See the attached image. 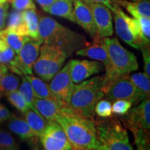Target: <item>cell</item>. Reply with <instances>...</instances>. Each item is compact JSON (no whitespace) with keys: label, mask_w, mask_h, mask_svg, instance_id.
I'll return each mask as SVG.
<instances>
[{"label":"cell","mask_w":150,"mask_h":150,"mask_svg":"<svg viewBox=\"0 0 150 150\" xmlns=\"http://www.w3.org/2000/svg\"><path fill=\"white\" fill-rule=\"evenodd\" d=\"M56 122L64 130L72 150H101L93 119L76 115L63 106Z\"/></svg>","instance_id":"obj_1"},{"label":"cell","mask_w":150,"mask_h":150,"mask_svg":"<svg viewBox=\"0 0 150 150\" xmlns=\"http://www.w3.org/2000/svg\"><path fill=\"white\" fill-rule=\"evenodd\" d=\"M141 50L142 55L144 61V70L148 77H150V50L149 46H142L140 48Z\"/></svg>","instance_id":"obj_37"},{"label":"cell","mask_w":150,"mask_h":150,"mask_svg":"<svg viewBox=\"0 0 150 150\" xmlns=\"http://www.w3.org/2000/svg\"><path fill=\"white\" fill-rule=\"evenodd\" d=\"M8 67L6 66L5 65H3V64L0 65V81H1V79H2L4 75L8 72Z\"/></svg>","instance_id":"obj_42"},{"label":"cell","mask_w":150,"mask_h":150,"mask_svg":"<svg viewBox=\"0 0 150 150\" xmlns=\"http://www.w3.org/2000/svg\"><path fill=\"white\" fill-rule=\"evenodd\" d=\"M104 42L110 60V68L104 76L103 91L114 81L124 75L129 74L138 69L136 56L121 45L116 38H104Z\"/></svg>","instance_id":"obj_4"},{"label":"cell","mask_w":150,"mask_h":150,"mask_svg":"<svg viewBox=\"0 0 150 150\" xmlns=\"http://www.w3.org/2000/svg\"><path fill=\"white\" fill-rule=\"evenodd\" d=\"M6 97H7L8 102L16 109H18L19 111L21 112L22 113H24L29 108L27 103L24 101L23 97H22V95H20V93L18 91L11 92V93H8Z\"/></svg>","instance_id":"obj_30"},{"label":"cell","mask_w":150,"mask_h":150,"mask_svg":"<svg viewBox=\"0 0 150 150\" xmlns=\"http://www.w3.org/2000/svg\"><path fill=\"white\" fill-rule=\"evenodd\" d=\"M32 86L35 98L38 99H55L50 91L49 84L41 79L31 75H24ZM57 100V99H56Z\"/></svg>","instance_id":"obj_24"},{"label":"cell","mask_w":150,"mask_h":150,"mask_svg":"<svg viewBox=\"0 0 150 150\" xmlns=\"http://www.w3.org/2000/svg\"><path fill=\"white\" fill-rule=\"evenodd\" d=\"M17 55L3 39L0 38V64L5 65L8 69L13 66Z\"/></svg>","instance_id":"obj_27"},{"label":"cell","mask_w":150,"mask_h":150,"mask_svg":"<svg viewBox=\"0 0 150 150\" xmlns=\"http://www.w3.org/2000/svg\"><path fill=\"white\" fill-rule=\"evenodd\" d=\"M137 150H150L149 135L146 130H137L132 131Z\"/></svg>","instance_id":"obj_32"},{"label":"cell","mask_w":150,"mask_h":150,"mask_svg":"<svg viewBox=\"0 0 150 150\" xmlns=\"http://www.w3.org/2000/svg\"><path fill=\"white\" fill-rule=\"evenodd\" d=\"M42 9L53 16L61 17L75 22L73 16V0H56L51 6Z\"/></svg>","instance_id":"obj_20"},{"label":"cell","mask_w":150,"mask_h":150,"mask_svg":"<svg viewBox=\"0 0 150 150\" xmlns=\"http://www.w3.org/2000/svg\"><path fill=\"white\" fill-rule=\"evenodd\" d=\"M23 18L27 29L28 36L33 39L38 38L39 17L35 9L23 11Z\"/></svg>","instance_id":"obj_25"},{"label":"cell","mask_w":150,"mask_h":150,"mask_svg":"<svg viewBox=\"0 0 150 150\" xmlns=\"http://www.w3.org/2000/svg\"><path fill=\"white\" fill-rule=\"evenodd\" d=\"M112 13H114L115 31L118 36L132 47L140 49L142 40L138 20L127 16L120 6Z\"/></svg>","instance_id":"obj_7"},{"label":"cell","mask_w":150,"mask_h":150,"mask_svg":"<svg viewBox=\"0 0 150 150\" xmlns=\"http://www.w3.org/2000/svg\"><path fill=\"white\" fill-rule=\"evenodd\" d=\"M63 104L55 99L35 98L33 107L47 122H56L61 115Z\"/></svg>","instance_id":"obj_17"},{"label":"cell","mask_w":150,"mask_h":150,"mask_svg":"<svg viewBox=\"0 0 150 150\" xmlns=\"http://www.w3.org/2000/svg\"><path fill=\"white\" fill-rule=\"evenodd\" d=\"M68 63L73 83H80L92 75L98 74L105 70L104 65L97 61L72 59Z\"/></svg>","instance_id":"obj_13"},{"label":"cell","mask_w":150,"mask_h":150,"mask_svg":"<svg viewBox=\"0 0 150 150\" xmlns=\"http://www.w3.org/2000/svg\"><path fill=\"white\" fill-rule=\"evenodd\" d=\"M19 86L20 87H19L18 92L23 97L29 107H33V102L35 99V94L31 83L24 75L22 76V83Z\"/></svg>","instance_id":"obj_29"},{"label":"cell","mask_w":150,"mask_h":150,"mask_svg":"<svg viewBox=\"0 0 150 150\" xmlns=\"http://www.w3.org/2000/svg\"><path fill=\"white\" fill-rule=\"evenodd\" d=\"M5 1H7V0H0V3L5 2Z\"/></svg>","instance_id":"obj_44"},{"label":"cell","mask_w":150,"mask_h":150,"mask_svg":"<svg viewBox=\"0 0 150 150\" xmlns=\"http://www.w3.org/2000/svg\"><path fill=\"white\" fill-rule=\"evenodd\" d=\"M38 139L44 150H72L64 130L56 122H48Z\"/></svg>","instance_id":"obj_10"},{"label":"cell","mask_w":150,"mask_h":150,"mask_svg":"<svg viewBox=\"0 0 150 150\" xmlns=\"http://www.w3.org/2000/svg\"><path fill=\"white\" fill-rule=\"evenodd\" d=\"M123 117L124 125L131 131H149L150 129V100L146 98L135 108L129 110Z\"/></svg>","instance_id":"obj_11"},{"label":"cell","mask_w":150,"mask_h":150,"mask_svg":"<svg viewBox=\"0 0 150 150\" xmlns=\"http://www.w3.org/2000/svg\"><path fill=\"white\" fill-rule=\"evenodd\" d=\"M73 16L74 22L85 30L91 37L97 35V28L89 6L81 0H73Z\"/></svg>","instance_id":"obj_16"},{"label":"cell","mask_w":150,"mask_h":150,"mask_svg":"<svg viewBox=\"0 0 150 150\" xmlns=\"http://www.w3.org/2000/svg\"><path fill=\"white\" fill-rule=\"evenodd\" d=\"M129 78L133 83L138 88L140 91L143 92L147 98L150 95V81L145 73L138 72L129 74Z\"/></svg>","instance_id":"obj_28"},{"label":"cell","mask_w":150,"mask_h":150,"mask_svg":"<svg viewBox=\"0 0 150 150\" xmlns=\"http://www.w3.org/2000/svg\"><path fill=\"white\" fill-rule=\"evenodd\" d=\"M68 57L61 48L53 45L42 43L33 69L35 74L45 82H48L63 67Z\"/></svg>","instance_id":"obj_6"},{"label":"cell","mask_w":150,"mask_h":150,"mask_svg":"<svg viewBox=\"0 0 150 150\" xmlns=\"http://www.w3.org/2000/svg\"><path fill=\"white\" fill-rule=\"evenodd\" d=\"M86 4L89 3H98L106 6L107 8L113 12L116 8L119 7L118 0H81Z\"/></svg>","instance_id":"obj_39"},{"label":"cell","mask_w":150,"mask_h":150,"mask_svg":"<svg viewBox=\"0 0 150 150\" xmlns=\"http://www.w3.org/2000/svg\"><path fill=\"white\" fill-rule=\"evenodd\" d=\"M139 22L140 35H141L142 46H149L150 43V18L139 17L137 18ZM141 46V47H142Z\"/></svg>","instance_id":"obj_33"},{"label":"cell","mask_w":150,"mask_h":150,"mask_svg":"<svg viewBox=\"0 0 150 150\" xmlns=\"http://www.w3.org/2000/svg\"><path fill=\"white\" fill-rule=\"evenodd\" d=\"M0 149L19 150L18 143L9 133L0 129Z\"/></svg>","instance_id":"obj_31"},{"label":"cell","mask_w":150,"mask_h":150,"mask_svg":"<svg viewBox=\"0 0 150 150\" xmlns=\"http://www.w3.org/2000/svg\"><path fill=\"white\" fill-rule=\"evenodd\" d=\"M36 2L42 8H47L54 4L56 0H35Z\"/></svg>","instance_id":"obj_41"},{"label":"cell","mask_w":150,"mask_h":150,"mask_svg":"<svg viewBox=\"0 0 150 150\" xmlns=\"http://www.w3.org/2000/svg\"><path fill=\"white\" fill-rule=\"evenodd\" d=\"M30 150H40V149H39V147H37V146H34V147L31 148V149Z\"/></svg>","instance_id":"obj_43"},{"label":"cell","mask_w":150,"mask_h":150,"mask_svg":"<svg viewBox=\"0 0 150 150\" xmlns=\"http://www.w3.org/2000/svg\"><path fill=\"white\" fill-rule=\"evenodd\" d=\"M9 130L20 137L22 140L35 145L38 140V135L35 134L25 120L19 117L15 114H11L8 120Z\"/></svg>","instance_id":"obj_18"},{"label":"cell","mask_w":150,"mask_h":150,"mask_svg":"<svg viewBox=\"0 0 150 150\" xmlns=\"http://www.w3.org/2000/svg\"><path fill=\"white\" fill-rule=\"evenodd\" d=\"M11 112L8 108L0 103V123L8 121L11 117Z\"/></svg>","instance_id":"obj_40"},{"label":"cell","mask_w":150,"mask_h":150,"mask_svg":"<svg viewBox=\"0 0 150 150\" xmlns=\"http://www.w3.org/2000/svg\"><path fill=\"white\" fill-rule=\"evenodd\" d=\"M104 76H97L74 86L64 107L76 115L93 119L97 103L104 97Z\"/></svg>","instance_id":"obj_3"},{"label":"cell","mask_w":150,"mask_h":150,"mask_svg":"<svg viewBox=\"0 0 150 150\" xmlns=\"http://www.w3.org/2000/svg\"><path fill=\"white\" fill-rule=\"evenodd\" d=\"M23 114L28 125L39 136V134L45 128L48 122L33 107H29Z\"/></svg>","instance_id":"obj_22"},{"label":"cell","mask_w":150,"mask_h":150,"mask_svg":"<svg viewBox=\"0 0 150 150\" xmlns=\"http://www.w3.org/2000/svg\"><path fill=\"white\" fill-rule=\"evenodd\" d=\"M95 112L100 117H108L112 115V105L110 101L101 99L95 107Z\"/></svg>","instance_id":"obj_34"},{"label":"cell","mask_w":150,"mask_h":150,"mask_svg":"<svg viewBox=\"0 0 150 150\" xmlns=\"http://www.w3.org/2000/svg\"><path fill=\"white\" fill-rule=\"evenodd\" d=\"M104 97L110 102L124 99L129 101L132 105L138 104L147 98L145 93L133 83L129 74L124 75L114 81L106 90Z\"/></svg>","instance_id":"obj_8"},{"label":"cell","mask_w":150,"mask_h":150,"mask_svg":"<svg viewBox=\"0 0 150 150\" xmlns=\"http://www.w3.org/2000/svg\"><path fill=\"white\" fill-rule=\"evenodd\" d=\"M42 44V41L40 39L30 38L29 40L22 46L17 55L13 66L9 70L20 76L32 74L33 65L39 55Z\"/></svg>","instance_id":"obj_9"},{"label":"cell","mask_w":150,"mask_h":150,"mask_svg":"<svg viewBox=\"0 0 150 150\" xmlns=\"http://www.w3.org/2000/svg\"><path fill=\"white\" fill-rule=\"evenodd\" d=\"M11 3L15 10L24 11L29 9H35L33 0H13Z\"/></svg>","instance_id":"obj_36"},{"label":"cell","mask_w":150,"mask_h":150,"mask_svg":"<svg viewBox=\"0 0 150 150\" xmlns=\"http://www.w3.org/2000/svg\"><path fill=\"white\" fill-rule=\"evenodd\" d=\"M20 78L13 72L8 71L4 75L0 81V97L6 96L8 93L17 91L20 86Z\"/></svg>","instance_id":"obj_26"},{"label":"cell","mask_w":150,"mask_h":150,"mask_svg":"<svg viewBox=\"0 0 150 150\" xmlns=\"http://www.w3.org/2000/svg\"><path fill=\"white\" fill-rule=\"evenodd\" d=\"M86 4L89 6L93 13L97 34L102 38L112 36L113 27L111 11L101 4L89 3Z\"/></svg>","instance_id":"obj_14"},{"label":"cell","mask_w":150,"mask_h":150,"mask_svg":"<svg viewBox=\"0 0 150 150\" xmlns=\"http://www.w3.org/2000/svg\"><path fill=\"white\" fill-rule=\"evenodd\" d=\"M0 38L3 39L17 54L19 53L24 43L27 42L30 38V37L27 35L18 34L6 29L0 32Z\"/></svg>","instance_id":"obj_23"},{"label":"cell","mask_w":150,"mask_h":150,"mask_svg":"<svg viewBox=\"0 0 150 150\" xmlns=\"http://www.w3.org/2000/svg\"><path fill=\"white\" fill-rule=\"evenodd\" d=\"M131 1H141V0H131Z\"/></svg>","instance_id":"obj_45"},{"label":"cell","mask_w":150,"mask_h":150,"mask_svg":"<svg viewBox=\"0 0 150 150\" xmlns=\"http://www.w3.org/2000/svg\"><path fill=\"white\" fill-rule=\"evenodd\" d=\"M38 38L42 43L59 47L67 56L88 43L84 35L68 29L48 16L39 18Z\"/></svg>","instance_id":"obj_2"},{"label":"cell","mask_w":150,"mask_h":150,"mask_svg":"<svg viewBox=\"0 0 150 150\" xmlns=\"http://www.w3.org/2000/svg\"><path fill=\"white\" fill-rule=\"evenodd\" d=\"M74 83H73L70 73L69 63L61 68L52 79L49 84L50 91L54 98L65 106L72 93Z\"/></svg>","instance_id":"obj_12"},{"label":"cell","mask_w":150,"mask_h":150,"mask_svg":"<svg viewBox=\"0 0 150 150\" xmlns=\"http://www.w3.org/2000/svg\"><path fill=\"white\" fill-rule=\"evenodd\" d=\"M6 29L13 31L18 34L27 35V29L23 18V11L12 10L9 13L7 19Z\"/></svg>","instance_id":"obj_21"},{"label":"cell","mask_w":150,"mask_h":150,"mask_svg":"<svg viewBox=\"0 0 150 150\" xmlns=\"http://www.w3.org/2000/svg\"><path fill=\"white\" fill-rule=\"evenodd\" d=\"M13 0H7V1H8V2H11Z\"/></svg>","instance_id":"obj_46"},{"label":"cell","mask_w":150,"mask_h":150,"mask_svg":"<svg viewBox=\"0 0 150 150\" xmlns=\"http://www.w3.org/2000/svg\"><path fill=\"white\" fill-rule=\"evenodd\" d=\"M132 106L129 101L124 99H118L113 102L112 105V112L118 115H124L129 111Z\"/></svg>","instance_id":"obj_35"},{"label":"cell","mask_w":150,"mask_h":150,"mask_svg":"<svg viewBox=\"0 0 150 150\" xmlns=\"http://www.w3.org/2000/svg\"><path fill=\"white\" fill-rule=\"evenodd\" d=\"M8 6V1L0 3V32L6 28Z\"/></svg>","instance_id":"obj_38"},{"label":"cell","mask_w":150,"mask_h":150,"mask_svg":"<svg viewBox=\"0 0 150 150\" xmlns=\"http://www.w3.org/2000/svg\"><path fill=\"white\" fill-rule=\"evenodd\" d=\"M118 5L125 8L134 18L139 17L150 18L149 0L129 1L127 0H118Z\"/></svg>","instance_id":"obj_19"},{"label":"cell","mask_w":150,"mask_h":150,"mask_svg":"<svg viewBox=\"0 0 150 150\" xmlns=\"http://www.w3.org/2000/svg\"><path fill=\"white\" fill-rule=\"evenodd\" d=\"M92 42H88L84 47L79 50L76 52L78 56H87L95 61H99L104 65L106 71L110 68V60L104 42V38L97 34L93 38Z\"/></svg>","instance_id":"obj_15"},{"label":"cell","mask_w":150,"mask_h":150,"mask_svg":"<svg viewBox=\"0 0 150 150\" xmlns=\"http://www.w3.org/2000/svg\"><path fill=\"white\" fill-rule=\"evenodd\" d=\"M101 150H133L127 129L117 120L95 122Z\"/></svg>","instance_id":"obj_5"}]
</instances>
